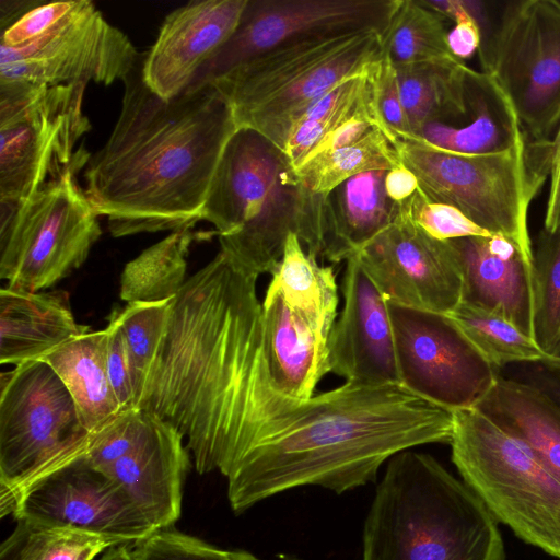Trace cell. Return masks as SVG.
Returning <instances> with one entry per match:
<instances>
[{
    "instance_id": "484cf974",
    "label": "cell",
    "mask_w": 560,
    "mask_h": 560,
    "mask_svg": "<svg viewBox=\"0 0 560 560\" xmlns=\"http://www.w3.org/2000/svg\"><path fill=\"white\" fill-rule=\"evenodd\" d=\"M475 408L524 441L560 481V407L545 392L499 376Z\"/></svg>"
},
{
    "instance_id": "6da1fadb",
    "label": "cell",
    "mask_w": 560,
    "mask_h": 560,
    "mask_svg": "<svg viewBox=\"0 0 560 560\" xmlns=\"http://www.w3.org/2000/svg\"><path fill=\"white\" fill-rule=\"evenodd\" d=\"M257 279L220 250L186 280L137 402L187 440L199 474L222 470L248 394L264 339Z\"/></svg>"
},
{
    "instance_id": "44dd1931",
    "label": "cell",
    "mask_w": 560,
    "mask_h": 560,
    "mask_svg": "<svg viewBox=\"0 0 560 560\" xmlns=\"http://www.w3.org/2000/svg\"><path fill=\"white\" fill-rule=\"evenodd\" d=\"M450 242L462 271L460 303L498 314L534 338V258L501 235Z\"/></svg>"
},
{
    "instance_id": "836d02e7",
    "label": "cell",
    "mask_w": 560,
    "mask_h": 560,
    "mask_svg": "<svg viewBox=\"0 0 560 560\" xmlns=\"http://www.w3.org/2000/svg\"><path fill=\"white\" fill-rule=\"evenodd\" d=\"M115 545L118 544L73 529L18 521L12 535L1 545L0 560H93Z\"/></svg>"
},
{
    "instance_id": "ee69618b",
    "label": "cell",
    "mask_w": 560,
    "mask_h": 560,
    "mask_svg": "<svg viewBox=\"0 0 560 560\" xmlns=\"http://www.w3.org/2000/svg\"><path fill=\"white\" fill-rule=\"evenodd\" d=\"M40 1H0V27L13 24L24 13L38 5Z\"/></svg>"
},
{
    "instance_id": "e0dca14e",
    "label": "cell",
    "mask_w": 560,
    "mask_h": 560,
    "mask_svg": "<svg viewBox=\"0 0 560 560\" xmlns=\"http://www.w3.org/2000/svg\"><path fill=\"white\" fill-rule=\"evenodd\" d=\"M12 515L16 521L73 529L116 544L137 542L159 530L126 490L93 465L86 451L25 487Z\"/></svg>"
},
{
    "instance_id": "c3c4849f",
    "label": "cell",
    "mask_w": 560,
    "mask_h": 560,
    "mask_svg": "<svg viewBox=\"0 0 560 560\" xmlns=\"http://www.w3.org/2000/svg\"><path fill=\"white\" fill-rule=\"evenodd\" d=\"M560 155V124L551 139V163Z\"/></svg>"
},
{
    "instance_id": "4fadbf2b",
    "label": "cell",
    "mask_w": 560,
    "mask_h": 560,
    "mask_svg": "<svg viewBox=\"0 0 560 560\" xmlns=\"http://www.w3.org/2000/svg\"><path fill=\"white\" fill-rule=\"evenodd\" d=\"M183 435L153 413L130 408L92 433L86 455L119 483L155 529L179 517L189 467Z\"/></svg>"
},
{
    "instance_id": "4dcf8cb0",
    "label": "cell",
    "mask_w": 560,
    "mask_h": 560,
    "mask_svg": "<svg viewBox=\"0 0 560 560\" xmlns=\"http://www.w3.org/2000/svg\"><path fill=\"white\" fill-rule=\"evenodd\" d=\"M400 163L394 140L382 129L375 128L351 144L311 159L296 172L311 191L328 197L355 175L369 171H389Z\"/></svg>"
},
{
    "instance_id": "b9f144b4",
    "label": "cell",
    "mask_w": 560,
    "mask_h": 560,
    "mask_svg": "<svg viewBox=\"0 0 560 560\" xmlns=\"http://www.w3.org/2000/svg\"><path fill=\"white\" fill-rule=\"evenodd\" d=\"M387 197L396 203L412 197L419 190L417 176L402 163L386 172L384 180Z\"/></svg>"
},
{
    "instance_id": "f1b7e54d",
    "label": "cell",
    "mask_w": 560,
    "mask_h": 560,
    "mask_svg": "<svg viewBox=\"0 0 560 560\" xmlns=\"http://www.w3.org/2000/svg\"><path fill=\"white\" fill-rule=\"evenodd\" d=\"M271 276L267 290L281 294L291 308L328 339L339 302L332 267L319 266L299 236L290 233L281 260Z\"/></svg>"
},
{
    "instance_id": "e575fe53",
    "label": "cell",
    "mask_w": 560,
    "mask_h": 560,
    "mask_svg": "<svg viewBox=\"0 0 560 560\" xmlns=\"http://www.w3.org/2000/svg\"><path fill=\"white\" fill-rule=\"evenodd\" d=\"M171 301L131 302L115 311L131 362L136 407L164 337Z\"/></svg>"
},
{
    "instance_id": "d6986e66",
    "label": "cell",
    "mask_w": 560,
    "mask_h": 560,
    "mask_svg": "<svg viewBox=\"0 0 560 560\" xmlns=\"http://www.w3.org/2000/svg\"><path fill=\"white\" fill-rule=\"evenodd\" d=\"M343 306L327 340L329 373L362 385L400 384L388 303L357 255L346 260Z\"/></svg>"
},
{
    "instance_id": "7402d4cb",
    "label": "cell",
    "mask_w": 560,
    "mask_h": 560,
    "mask_svg": "<svg viewBox=\"0 0 560 560\" xmlns=\"http://www.w3.org/2000/svg\"><path fill=\"white\" fill-rule=\"evenodd\" d=\"M264 347L273 385L293 399L314 396L329 373L327 338L291 308L281 294L266 290L261 303Z\"/></svg>"
},
{
    "instance_id": "1f68e13d",
    "label": "cell",
    "mask_w": 560,
    "mask_h": 560,
    "mask_svg": "<svg viewBox=\"0 0 560 560\" xmlns=\"http://www.w3.org/2000/svg\"><path fill=\"white\" fill-rule=\"evenodd\" d=\"M447 33L445 18L422 0H400L383 38V54L395 66L456 58Z\"/></svg>"
},
{
    "instance_id": "d6a6232c",
    "label": "cell",
    "mask_w": 560,
    "mask_h": 560,
    "mask_svg": "<svg viewBox=\"0 0 560 560\" xmlns=\"http://www.w3.org/2000/svg\"><path fill=\"white\" fill-rule=\"evenodd\" d=\"M448 315L495 369L510 363L548 361V354L533 337L498 314L459 303Z\"/></svg>"
},
{
    "instance_id": "9c48e42d",
    "label": "cell",
    "mask_w": 560,
    "mask_h": 560,
    "mask_svg": "<svg viewBox=\"0 0 560 560\" xmlns=\"http://www.w3.org/2000/svg\"><path fill=\"white\" fill-rule=\"evenodd\" d=\"M80 154L21 203H0V278L9 288L40 292L80 268L102 234L98 214L77 174Z\"/></svg>"
},
{
    "instance_id": "2e32d148",
    "label": "cell",
    "mask_w": 560,
    "mask_h": 560,
    "mask_svg": "<svg viewBox=\"0 0 560 560\" xmlns=\"http://www.w3.org/2000/svg\"><path fill=\"white\" fill-rule=\"evenodd\" d=\"M399 4L400 0H247L235 32L186 90L211 83L287 43L365 31L385 36Z\"/></svg>"
},
{
    "instance_id": "5bb4252c",
    "label": "cell",
    "mask_w": 560,
    "mask_h": 560,
    "mask_svg": "<svg viewBox=\"0 0 560 560\" xmlns=\"http://www.w3.org/2000/svg\"><path fill=\"white\" fill-rule=\"evenodd\" d=\"M400 384L451 411L476 407L499 374L448 315L390 302Z\"/></svg>"
},
{
    "instance_id": "8fae6325",
    "label": "cell",
    "mask_w": 560,
    "mask_h": 560,
    "mask_svg": "<svg viewBox=\"0 0 560 560\" xmlns=\"http://www.w3.org/2000/svg\"><path fill=\"white\" fill-rule=\"evenodd\" d=\"M85 86L0 81V203L26 200L80 154Z\"/></svg>"
},
{
    "instance_id": "ba28073f",
    "label": "cell",
    "mask_w": 560,
    "mask_h": 560,
    "mask_svg": "<svg viewBox=\"0 0 560 560\" xmlns=\"http://www.w3.org/2000/svg\"><path fill=\"white\" fill-rule=\"evenodd\" d=\"M383 38L375 31L303 38L266 51L210 84L229 103L237 128L267 137L291 114L376 63Z\"/></svg>"
},
{
    "instance_id": "9a60e30c",
    "label": "cell",
    "mask_w": 560,
    "mask_h": 560,
    "mask_svg": "<svg viewBox=\"0 0 560 560\" xmlns=\"http://www.w3.org/2000/svg\"><path fill=\"white\" fill-rule=\"evenodd\" d=\"M138 63L130 39L88 0H79L69 16L36 39L19 47L0 45V81L110 85Z\"/></svg>"
},
{
    "instance_id": "ab89813d",
    "label": "cell",
    "mask_w": 560,
    "mask_h": 560,
    "mask_svg": "<svg viewBox=\"0 0 560 560\" xmlns=\"http://www.w3.org/2000/svg\"><path fill=\"white\" fill-rule=\"evenodd\" d=\"M106 331V365L109 382L121 410L137 408L132 368L116 312Z\"/></svg>"
},
{
    "instance_id": "60d3db41",
    "label": "cell",
    "mask_w": 560,
    "mask_h": 560,
    "mask_svg": "<svg viewBox=\"0 0 560 560\" xmlns=\"http://www.w3.org/2000/svg\"><path fill=\"white\" fill-rule=\"evenodd\" d=\"M376 94L382 119L395 137L415 136L401 102L396 68L384 54L376 68Z\"/></svg>"
},
{
    "instance_id": "8d00e7d4",
    "label": "cell",
    "mask_w": 560,
    "mask_h": 560,
    "mask_svg": "<svg viewBox=\"0 0 560 560\" xmlns=\"http://www.w3.org/2000/svg\"><path fill=\"white\" fill-rule=\"evenodd\" d=\"M135 549L138 560H233V551L168 528L135 542Z\"/></svg>"
},
{
    "instance_id": "7dc6e473",
    "label": "cell",
    "mask_w": 560,
    "mask_h": 560,
    "mask_svg": "<svg viewBox=\"0 0 560 560\" xmlns=\"http://www.w3.org/2000/svg\"><path fill=\"white\" fill-rule=\"evenodd\" d=\"M542 364L560 366V337L553 348L548 352V361Z\"/></svg>"
},
{
    "instance_id": "8992f818",
    "label": "cell",
    "mask_w": 560,
    "mask_h": 560,
    "mask_svg": "<svg viewBox=\"0 0 560 560\" xmlns=\"http://www.w3.org/2000/svg\"><path fill=\"white\" fill-rule=\"evenodd\" d=\"M394 145L400 162L417 176L427 199L457 208L534 258L528 212L550 175L551 141L525 137L492 154L452 152L419 136L396 137Z\"/></svg>"
},
{
    "instance_id": "7c38bea8",
    "label": "cell",
    "mask_w": 560,
    "mask_h": 560,
    "mask_svg": "<svg viewBox=\"0 0 560 560\" xmlns=\"http://www.w3.org/2000/svg\"><path fill=\"white\" fill-rule=\"evenodd\" d=\"M478 56L526 136L551 141L560 124V1L509 2Z\"/></svg>"
},
{
    "instance_id": "ffe728a7",
    "label": "cell",
    "mask_w": 560,
    "mask_h": 560,
    "mask_svg": "<svg viewBox=\"0 0 560 560\" xmlns=\"http://www.w3.org/2000/svg\"><path fill=\"white\" fill-rule=\"evenodd\" d=\"M247 0H197L172 11L142 59L145 84L168 101L186 91L199 69L235 32Z\"/></svg>"
},
{
    "instance_id": "bcb514c9",
    "label": "cell",
    "mask_w": 560,
    "mask_h": 560,
    "mask_svg": "<svg viewBox=\"0 0 560 560\" xmlns=\"http://www.w3.org/2000/svg\"><path fill=\"white\" fill-rule=\"evenodd\" d=\"M93 560H138V557L135 545L124 542L107 548Z\"/></svg>"
},
{
    "instance_id": "603a6c76",
    "label": "cell",
    "mask_w": 560,
    "mask_h": 560,
    "mask_svg": "<svg viewBox=\"0 0 560 560\" xmlns=\"http://www.w3.org/2000/svg\"><path fill=\"white\" fill-rule=\"evenodd\" d=\"M89 332L75 322L63 291L0 290V363L42 360L67 341Z\"/></svg>"
},
{
    "instance_id": "d590c367",
    "label": "cell",
    "mask_w": 560,
    "mask_h": 560,
    "mask_svg": "<svg viewBox=\"0 0 560 560\" xmlns=\"http://www.w3.org/2000/svg\"><path fill=\"white\" fill-rule=\"evenodd\" d=\"M534 339L548 354L560 337V226L542 230L534 253Z\"/></svg>"
},
{
    "instance_id": "f6af8a7d",
    "label": "cell",
    "mask_w": 560,
    "mask_h": 560,
    "mask_svg": "<svg viewBox=\"0 0 560 560\" xmlns=\"http://www.w3.org/2000/svg\"><path fill=\"white\" fill-rule=\"evenodd\" d=\"M540 364L545 368L544 384L536 386L560 407V366Z\"/></svg>"
},
{
    "instance_id": "3957f363",
    "label": "cell",
    "mask_w": 560,
    "mask_h": 560,
    "mask_svg": "<svg viewBox=\"0 0 560 560\" xmlns=\"http://www.w3.org/2000/svg\"><path fill=\"white\" fill-rule=\"evenodd\" d=\"M401 384L342 385L306 400L273 385L265 350L232 452L229 501L249 508L301 486L330 487L364 474L420 416Z\"/></svg>"
},
{
    "instance_id": "f546056e",
    "label": "cell",
    "mask_w": 560,
    "mask_h": 560,
    "mask_svg": "<svg viewBox=\"0 0 560 560\" xmlns=\"http://www.w3.org/2000/svg\"><path fill=\"white\" fill-rule=\"evenodd\" d=\"M194 237L191 228L174 231L130 260L121 272L120 299L131 303L175 298L187 280V255Z\"/></svg>"
},
{
    "instance_id": "277c9868",
    "label": "cell",
    "mask_w": 560,
    "mask_h": 560,
    "mask_svg": "<svg viewBox=\"0 0 560 560\" xmlns=\"http://www.w3.org/2000/svg\"><path fill=\"white\" fill-rule=\"evenodd\" d=\"M326 202L303 184L280 148L237 128L215 170L202 220L215 228L221 252L259 277L272 275L290 233L310 255L323 256Z\"/></svg>"
},
{
    "instance_id": "f35d334b",
    "label": "cell",
    "mask_w": 560,
    "mask_h": 560,
    "mask_svg": "<svg viewBox=\"0 0 560 560\" xmlns=\"http://www.w3.org/2000/svg\"><path fill=\"white\" fill-rule=\"evenodd\" d=\"M78 4L79 0L40 2L1 30L0 45L19 47L36 39L69 16Z\"/></svg>"
},
{
    "instance_id": "5b68a950",
    "label": "cell",
    "mask_w": 560,
    "mask_h": 560,
    "mask_svg": "<svg viewBox=\"0 0 560 560\" xmlns=\"http://www.w3.org/2000/svg\"><path fill=\"white\" fill-rule=\"evenodd\" d=\"M498 523L434 457L406 450L376 488L362 560H506Z\"/></svg>"
},
{
    "instance_id": "30bf717a",
    "label": "cell",
    "mask_w": 560,
    "mask_h": 560,
    "mask_svg": "<svg viewBox=\"0 0 560 560\" xmlns=\"http://www.w3.org/2000/svg\"><path fill=\"white\" fill-rule=\"evenodd\" d=\"M83 424L62 381L43 360L0 376V508L13 514L30 483L88 450Z\"/></svg>"
},
{
    "instance_id": "cb8c5ba5",
    "label": "cell",
    "mask_w": 560,
    "mask_h": 560,
    "mask_svg": "<svg viewBox=\"0 0 560 560\" xmlns=\"http://www.w3.org/2000/svg\"><path fill=\"white\" fill-rule=\"evenodd\" d=\"M466 104L463 125L433 122L419 137L463 154L499 153L527 137L511 102L491 74L467 67Z\"/></svg>"
},
{
    "instance_id": "681fc988",
    "label": "cell",
    "mask_w": 560,
    "mask_h": 560,
    "mask_svg": "<svg viewBox=\"0 0 560 560\" xmlns=\"http://www.w3.org/2000/svg\"><path fill=\"white\" fill-rule=\"evenodd\" d=\"M233 560H260L247 551H233ZM282 560H298V559H282Z\"/></svg>"
},
{
    "instance_id": "74e56055",
    "label": "cell",
    "mask_w": 560,
    "mask_h": 560,
    "mask_svg": "<svg viewBox=\"0 0 560 560\" xmlns=\"http://www.w3.org/2000/svg\"><path fill=\"white\" fill-rule=\"evenodd\" d=\"M411 207L415 221L435 240L452 241L494 235L476 224L457 208L430 201L420 189L411 197Z\"/></svg>"
},
{
    "instance_id": "52a82bcc",
    "label": "cell",
    "mask_w": 560,
    "mask_h": 560,
    "mask_svg": "<svg viewBox=\"0 0 560 560\" xmlns=\"http://www.w3.org/2000/svg\"><path fill=\"white\" fill-rule=\"evenodd\" d=\"M452 462L493 517L560 560V481L534 451L477 408L453 411Z\"/></svg>"
},
{
    "instance_id": "7a4b0ae2",
    "label": "cell",
    "mask_w": 560,
    "mask_h": 560,
    "mask_svg": "<svg viewBox=\"0 0 560 560\" xmlns=\"http://www.w3.org/2000/svg\"><path fill=\"white\" fill-rule=\"evenodd\" d=\"M122 82L112 133L86 163L85 194L114 237L192 228L237 130L232 109L210 83L166 101L139 63Z\"/></svg>"
},
{
    "instance_id": "ac0fdd59",
    "label": "cell",
    "mask_w": 560,
    "mask_h": 560,
    "mask_svg": "<svg viewBox=\"0 0 560 560\" xmlns=\"http://www.w3.org/2000/svg\"><path fill=\"white\" fill-rule=\"evenodd\" d=\"M354 255L387 302L442 314L462 302L455 249L418 225L411 197L397 203L392 222Z\"/></svg>"
},
{
    "instance_id": "7bdbcfd3",
    "label": "cell",
    "mask_w": 560,
    "mask_h": 560,
    "mask_svg": "<svg viewBox=\"0 0 560 560\" xmlns=\"http://www.w3.org/2000/svg\"><path fill=\"white\" fill-rule=\"evenodd\" d=\"M549 176L544 230L550 232L560 226V155L552 161Z\"/></svg>"
},
{
    "instance_id": "d4e9b609",
    "label": "cell",
    "mask_w": 560,
    "mask_h": 560,
    "mask_svg": "<svg viewBox=\"0 0 560 560\" xmlns=\"http://www.w3.org/2000/svg\"><path fill=\"white\" fill-rule=\"evenodd\" d=\"M386 172L355 175L328 195L323 257L346 261L392 222L397 203L386 195Z\"/></svg>"
},
{
    "instance_id": "4316f807",
    "label": "cell",
    "mask_w": 560,
    "mask_h": 560,
    "mask_svg": "<svg viewBox=\"0 0 560 560\" xmlns=\"http://www.w3.org/2000/svg\"><path fill=\"white\" fill-rule=\"evenodd\" d=\"M42 360L62 381L91 433L121 410L107 373L105 329L78 336Z\"/></svg>"
},
{
    "instance_id": "83f0119b",
    "label": "cell",
    "mask_w": 560,
    "mask_h": 560,
    "mask_svg": "<svg viewBox=\"0 0 560 560\" xmlns=\"http://www.w3.org/2000/svg\"><path fill=\"white\" fill-rule=\"evenodd\" d=\"M467 67L457 58L395 66L401 102L415 136L430 124L466 118Z\"/></svg>"
}]
</instances>
